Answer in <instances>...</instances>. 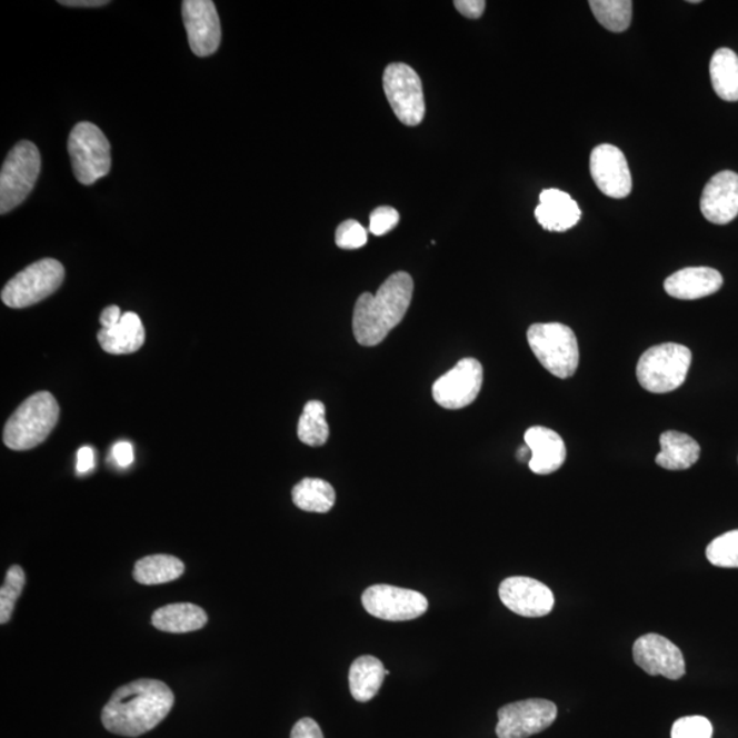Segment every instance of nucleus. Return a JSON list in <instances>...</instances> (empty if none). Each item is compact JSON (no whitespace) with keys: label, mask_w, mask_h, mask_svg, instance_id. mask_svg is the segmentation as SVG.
Instances as JSON below:
<instances>
[{"label":"nucleus","mask_w":738,"mask_h":738,"mask_svg":"<svg viewBox=\"0 0 738 738\" xmlns=\"http://www.w3.org/2000/svg\"><path fill=\"white\" fill-rule=\"evenodd\" d=\"M174 706V694L159 680L141 678L118 688L101 711V724L112 735L139 737L157 728Z\"/></svg>","instance_id":"nucleus-1"},{"label":"nucleus","mask_w":738,"mask_h":738,"mask_svg":"<svg viewBox=\"0 0 738 738\" xmlns=\"http://www.w3.org/2000/svg\"><path fill=\"white\" fill-rule=\"evenodd\" d=\"M413 279L408 272L387 278L377 293H365L353 312V335L362 347H377L401 323L413 297Z\"/></svg>","instance_id":"nucleus-2"},{"label":"nucleus","mask_w":738,"mask_h":738,"mask_svg":"<svg viewBox=\"0 0 738 738\" xmlns=\"http://www.w3.org/2000/svg\"><path fill=\"white\" fill-rule=\"evenodd\" d=\"M59 413L61 409L51 392H36L27 398L6 422L4 445L17 451L38 448L56 428Z\"/></svg>","instance_id":"nucleus-3"},{"label":"nucleus","mask_w":738,"mask_h":738,"mask_svg":"<svg viewBox=\"0 0 738 738\" xmlns=\"http://www.w3.org/2000/svg\"><path fill=\"white\" fill-rule=\"evenodd\" d=\"M692 352L680 343H660L642 353L636 377L642 389L665 395L686 382Z\"/></svg>","instance_id":"nucleus-4"},{"label":"nucleus","mask_w":738,"mask_h":738,"mask_svg":"<svg viewBox=\"0 0 738 738\" xmlns=\"http://www.w3.org/2000/svg\"><path fill=\"white\" fill-rule=\"evenodd\" d=\"M527 339L535 357L554 377H574L579 368L580 350L570 327L561 323L532 325Z\"/></svg>","instance_id":"nucleus-5"},{"label":"nucleus","mask_w":738,"mask_h":738,"mask_svg":"<svg viewBox=\"0 0 738 738\" xmlns=\"http://www.w3.org/2000/svg\"><path fill=\"white\" fill-rule=\"evenodd\" d=\"M41 168L39 148L21 141L10 151L0 171V212L13 211L31 195Z\"/></svg>","instance_id":"nucleus-6"},{"label":"nucleus","mask_w":738,"mask_h":738,"mask_svg":"<svg viewBox=\"0 0 738 738\" xmlns=\"http://www.w3.org/2000/svg\"><path fill=\"white\" fill-rule=\"evenodd\" d=\"M68 150L74 176L80 183L92 184L109 174L111 147L97 124L77 123L71 130Z\"/></svg>","instance_id":"nucleus-7"},{"label":"nucleus","mask_w":738,"mask_h":738,"mask_svg":"<svg viewBox=\"0 0 738 738\" xmlns=\"http://www.w3.org/2000/svg\"><path fill=\"white\" fill-rule=\"evenodd\" d=\"M64 269L56 259H43L27 267L6 283L2 301L10 308L21 309L34 306L61 288Z\"/></svg>","instance_id":"nucleus-8"},{"label":"nucleus","mask_w":738,"mask_h":738,"mask_svg":"<svg viewBox=\"0 0 738 738\" xmlns=\"http://www.w3.org/2000/svg\"><path fill=\"white\" fill-rule=\"evenodd\" d=\"M383 89L392 111L407 127H418L426 116L422 82L407 63H391L383 74Z\"/></svg>","instance_id":"nucleus-9"},{"label":"nucleus","mask_w":738,"mask_h":738,"mask_svg":"<svg viewBox=\"0 0 738 738\" xmlns=\"http://www.w3.org/2000/svg\"><path fill=\"white\" fill-rule=\"evenodd\" d=\"M558 716L557 706L546 699H528L498 710V738H528L550 728Z\"/></svg>","instance_id":"nucleus-10"},{"label":"nucleus","mask_w":738,"mask_h":738,"mask_svg":"<svg viewBox=\"0 0 738 738\" xmlns=\"http://www.w3.org/2000/svg\"><path fill=\"white\" fill-rule=\"evenodd\" d=\"M362 606L369 615L385 621H410L428 609L425 595L413 589L386 585L372 586L362 594Z\"/></svg>","instance_id":"nucleus-11"},{"label":"nucleus","mask_w":738,"mask_h":738,"mask_svg":"<svg viewBox=\"0 0 738 738\" xmlns=\"http://www.w3.org/2000/svg\"><path fill=\"white\" fill-rule=\"evenodd\" d=\"M483 386V367L476 359H462L432 386L433 400L445 409H462L478 398Z\"/></svg>","instance_id":"nucleus-12"},{"label":"nucleus","mask_w":738,"mask_h":738,"mask_svg":"<svg viewBox=\"0 0 738 738\" xmlns=\"http://www.w3.org/2000/svg\"><path fill=\"white\" fill-rule=\"evenodd\" d=\"M634 659L640 669L654 677L664 676L676 681L687 671L680 648L657 634H648L636 640Z\"/></svg>","instance_id":"nucleus-13"},{"label":"nucleus","mask_w":738,"mask_h":738,"mask_svg":"<svg viewBox=\"0 0 738 738\" xmlns=\"http://www.w3.org/2000/svg\"><path fill=\"white\" fill-rule=\"evenodd\" d=\"M182 16L190 50L198 57L216 53L222 40L216 4L211 0H184Z\"/></svg>","instance_id":"nucleus-14"},{"label":"nucleus","mask_w":738,"mask_h":738,"mask_svg":"<svg viewBox=\"0 0 738 738\" xmlns=\"http://www.w3.org/2000/svg\"><path fill=\"white\" fill-rule=\"evenodd\" d=\"M499 598L510 611L521 617L550 615L556 599L551 589L531 577H509L499 586Z\"/></svg>","instance_id":"nucleus-15"},{"label":"nucleus","mask_w":738,"mask_h":738,"mask_svg":"<svg viewBox=\"0 0 738 738\" xmlns=\"http://www.w3.org/2000/svg\"><path fill=\"white\" fill-rule=\"evenodd\" d=\"M589 170L600 192L609 198L624 199L632 190V176L620 148L611 144L594 148Z\"/></svg>","instance_id":"nucleus-16"},{"label":"nucleus","mask_w":738,"mask_h":738,"mask_svg":"<svg viewBox=\"0 0 738 738\" xmlns=\"http://www.w3.org/2000/svg\"><path fill=\"white\" fill-rule=\"evenodd\" d=\"M700 210L708 222L728 225L738 216V174L721 171L707 182L701 195Z\"/></svg>","instance_id":"nucleus-17"},{"label":"nucleus","mask_w":738,"mask_h":738,"mask_svg":"<svg viewBox=\"0 0 738 738\" xmlns=\"http://www.w3.org/2000/svg\"><path fill=\"white\" fill-rule=\"evenodd\" d=\"M724 278L710 267H688L666 278L665 290L678 300H699L717 293L722 288Z\"/></svg>","instance_id":"nucleus-18"},{"label":"nucleus","mask_w":738,"mask_h":738,"mask_svg":"<svg viewBox=\"0 0 738 738\" xmlns=\"http://www.w3.org/2000/svg\"><path fill=\"white\" fill-rule=\"evenodd\" d=\"M526 445L532 451L529 469L537 475H550L557 472L567 460V448L561 437L556 431L546 427H531L527 430Z\"/></svg>","instance_id":"nucleus-19"},{"label":"nucleus","mask_w":738,"mask_h":738,"mask_svg":"<svg viewBox=\"0 0 738 738\" xmlns=\"http://www.w3.org/2000/svg\"><path fill=\"white\" fill-rule=\"evenodd\" d=\"M535 217L545 230L562 233L579 223L581 211L567 192L546 189L540 193V205L535 210Z\"/></svg>","instance_id":"nucleus-20"},{"label":"nucleus","mask_w":738,"mask_h":738,"mask_svg":"<svg viewBox=\"0 0 738 738\" xmlns=\"http://www.w3.org/2000/svg\"><path fill=\"white\" fill-rule=\"evenodd\" d=\"M98 341L106 353L132 355L146 342L144 326L139 315L127 312L111 329H101L98 332Z\"/></svg>","instance_id":"nucleus-21"},{"label":"nucleus","mask_w":738,"mask_h":738,"mask_svg":"<svg viewBox=\"0 0 738 738\" xmlns=\"http://www.w3.org/2000/svg\"><path fill=\"white\" fill-rule=\"evenodd\" d=\"M660 451L655 461L668 470H686L700 458V446L692 437L678 431H666L659 438Z\"/></svg>","instance_id":"nucleus-22"},{"label":"nucleus","mask_w":738,"mask_h":738,"mask_svg":"<svg viewBox=\"0 0 738 738\" xmlns=\"http://www.w3.org/2000/svg\"><path fill=\"white\" fill-rule=\"evenodd\" d=\"M207 621L206 611L193 604L168 605L152 615L153 627L169 634L195 632L205 628Z\"/></svg>","instance_id":"nucleus-23"},{"label":"nucleus","mask_w":738,"mask_h":738,"mask_svg":"<svg viewBox=\"0 0 738 738\" xmlns=\"http://www.w3.org/2000/svg\"><path fill=\"white\" fill-rule=\"evenodd\" d=\"M386 669L382 660L372 655L357 658L349 670V687L353 699L366 704L379 694L385 681Z\"/></svg>","instance_id":"nucleus-24"},{"label":"nucleus","mask_w":738,"mask_h":738,"mask_svg":"<svg viewBox=\"0 0 738 738\" xmlns=\"http://www.w3.org/2000/svg\"><path fill=\"white\" fill-rule=\"evenodd\" d=\"M183 571L184 565L181 559L166 554H154L136 562L133 577L140 585L157 586L180 579Z\"/></svg>","instance_id":"nucleus-25"},{"label":"nucleus","mask_w":738,"mask_h":738,"mask_svg":"<svg viewBox=\"0 0 738 738\" xmlns=\"http://www.w3.org/2000/svg\"><path fill=\"white\" fill-rule=\"evenodd\" d=\"M714 91L725 101H738V56L730 49H718L710 62Z\"/></svg>","instance_id":"nucleus-26"},{"label":"nucleus","mask_w":738,"mask_h":738,"mask_svg":"<svg viewBox=\"0 0 738 738\" xmlns=\"http://www.w3.org/2000/svg\"><path fill=\"white\" fill-rule=\"evenodd\" d=\"M297 508L311 513H327L336 505L335 488L326 480L307 478L296 485L291 491Z\"/></svg>","instance_id":"nucleus-27"},{"label":"nucleus","mask_w":738,"mask_h":738,"mask_svg":"<svg viewBox=\"0 0 738 738\" xmlns=\"http://www.w3.org/2000/svg\"><path fill=\"white\" fill-rule=\"evenodd\" d=\"M297 436L303 445L312 446V448H318V446H323L327 442L330 430L326 421L323 402L309 401L306 405L299 420V427H297Z\"/></svg>","instance_id":"nucleus-28"},{"label":"nucleus","mask_w":738,"mask_h":738,"mask_svg":"<svg viewBox=\"0 0 738 738\" xmlns=\"http://www.w3.org/2000/svg\"><path fill=\"white\" fill-rule=\"evenodd\" d=\"M592 13L607 31H627L632 22L634 3L630 0H591Z\"/></svg>","instance_id":"nucleus-29"},{"label":"nucleus","mask_w":738,"mask_h":738,"mask_svg":"<svg viewBox=\"0 0 738 738\" xmlns=\"http://www.w3.org/2000/svg\"><path fill=\"white\" fill-rule=\"evenodd\" d=\"M706 557L714 567L738 569V529L714 539L707 546Z\"/></svg>","instance_id":"nucleus-30"},{"label":"nucleus","mask_w":738,"mask_h":738,"mask_svg":"<svg viewBox=\"0 0 738 738\" xmlns=\"http://www.w3.org/2000/svg\"><path fill=\"white\" fill-rule=\"evenodd\" d=\"M26 574L21 567L14 565L6 575L2 588H0V624L4 625L13 616L17 599L20 598L26 587Z\"/></svg>","instance_id":"nucleus-31"},{"label":"nucleus","mask_w":738,"mask_h":738,"mask_svg":"<svg viewBox=\"0 0 738 738\" xmlns=\"http://www.w3.org/2000/svg\"><path fill=\"white\" fill-rule=\"evenodd\" d=\"M671 738H712V725L706 717H684L672 725Z\"/></svg>","instance_id":"nucleus-32"},{"label":"nucleus","mask_w":738,"mask_h":738,"mask_svg":"<svg viewBox=\"0 0 738 738\" xmlns=\"http://www.w3.org/2000/svg\"><path fill=\"white\" fill-rule=\"evenodd\" d=\"M368 233L357 220H345L338 226L336 233L337 246L341 249H359L366 246Z\"/></svg>","instance_id":"nucleus-33"},{"label":"nucleus","mask_w":738,"mask_h":738,"mask_svg":"<svg viewBox=\"0 0 738 738\" xmlns=\"http://www.w3.org/2000/svg\"><path fill=\"white\" fill-rule=\"evenodd\" d=\"M400 222V213L392 207H379L369 217V231L373 236L389 233Z\"/></svg>","instance_id":"nucleus-34"},{"label":"nucleus","mask_w":738,"mask_h":738,"mask_svg":"<svg viewBox=\"0 0 738 738\" xmlns=\"http://www.w3.org/2000/svg\"><path fill=\"white\" fill-rule=\"evenodd\" d=\"M290 738H325L320 726L311 718H302L295 725Z\"/></svg>","instance_id":"nucleus-35"},{"label":"nucleus","mask_w":738,"mask_h":738,"mask_svg":"<svg viewBox=\"0 0 738 738\" xmlns=\"http://www.w3.org/2000/svg\"><path fill=\"white\" fill-rule=\"evenodd\" d=\"M456 9L460 11L463 17L478 20L485 13V0H457L455 2Z\"/></svg>","instance_id":"nucleus-36"},{"label":"nucleus","mask_w":738,"mask_h":738,"mask_svg":"<svg viewBox=\"0 0 738 738\" xmlns=\"http://www.w3.org/2000/svg\"><path fill=\"white\" fill-rule=\"evenodd\" d=\"M112 458H114V461L121 468L132 466L134 461L133 446L129 442H118L112 448Z\"/></svg>","instance_id":"nucleus-37"},{"label":"nucleus","mask_w":738,"mask_h":738,"mask_svg":"<svg viewBox=\"0 0 738 738\" xmlns=\"http://www.w3.org/2000/svg\"><path fill=\"white\" fill-rule=\"evenodd\" d=\"M94 467V453L89 446H84L77 453V472L87 473Z\"/></svg>","instance_id":"nucleus-38"},{"label":"nucleus","mask_w":738,"mask_h":738,"mask_svg":"<svg viewBox=\"0 0 738 738\" xmlns=\"http://www.w3.org/2000/svg\"><path fill=\"white\" fill-rule=\"evenodd\" d=\"M122 315L121 309L117 306L106 308L100 315L101 329H111V327L118 325L119 320L122 319Z\"/></svg>","instance_id":"nucleus-39"},{"label":"nucleus","mask_w":738,"mask_h":738,"mask_svg":"<svg viewBox=\"0 0 738 738\" xmlns=\"http://www.w3.org/2000/svg\"><path fill=\"white\" fill-rule=\"evenodd\" d=\"M59 3L69 6V8H101L110 2L107 0H61Z\"/></svg>","instance_id":"nucleus-40"},{"label":"nucleus","mask_w":738,"mask_h":738,"mask_svg":"<svg viewBox=\"0 0 738 738\" xmlns=\"http://www.w3.org/2000/svg\"><path fill=\"white\" fill-rule=\"evenodd\" d=\"M532 457V451L531 449L528 448L527 445L521 446L519 450H517V458H519V461H531Z\"/></svg>","instance_id":"nucleus-41"}]
</instances>
